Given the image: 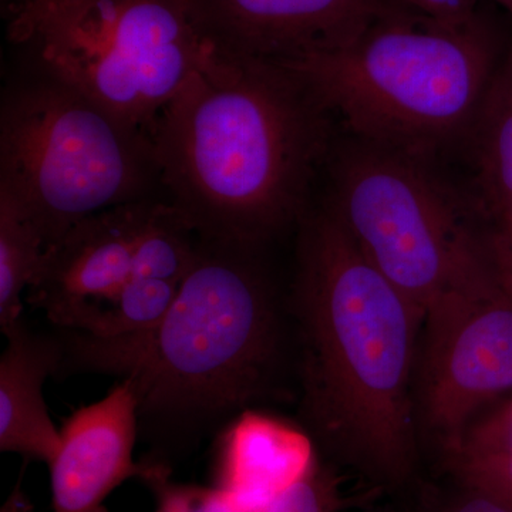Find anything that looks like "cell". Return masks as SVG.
<instances>
[{
	"instance_id": "obj_22",
	"label": "cell",
	"mask_w": 512,
	"mask_h": 512,
	"mask_svg": "<svg viewBox=\"0 0 512 512\" xmlns=\"http://www.w3.org/2000/svg\"><path fill=\"white\" fill-rule=\"evenodd\" d=\"M392 2L420 15L443 20V22H466L478 15V0H392Z\"/></svg>"
},
{
	"instance_id": "obj_16",
	"label": "cell",
	"mask_w": 512,
	"mask_h": 512,
	"mask_svg": "<svg viewBox=\"0 0 512 512\" xmlns=\"http://www.w3.org/2000/svg\"><path fill=\"white\" fill-rule=\"evenodd\" d=\"M181 284L133 276L111 301L83 313L66 330L94 338L137 335L156 328L177 298Z\"/></svg>"
},
{
	"instance_id": "obj_1",
	"label": "cell",
	"mask_w": 512,
	"mask_h": 512,
	"mask_svg": "<svg viewBox=\"0 0 512 512\" xmlns=\"http://www.w3.org/2000/svg\"><path fill=\"white\" fill-rule=\"evenodd\" d=\"M330 117L281 64L212 47L150 133L167 201L201 239L258 251L308 212Z\"/></svg>"
},
{
	"instance_id": "obj_21",
	"label": "cell",
	"mask_w": 512,
	"mask_h": 512,
	"mask_svg": "<svg viewBox=\"0 0 512 512\" xmlns=\"http://www.w3.org/2000/svg\"><path fill=\"white\" fill-rule=\"evenodd\" d=\"M447 467L461 487L483 491L512 504V454L447 461Z\"/></svg>"
},
{
	"instance_id": "obj_26",
	"label": "cell",
	"mask_w": 512,
	"mask_h": 512,
	"mask_svg": "<svg viewBox=\"0 0 512 512\" xmlns=\"http://www.w3.org/2000/svg\"><path fill=\"white\" fill-rule=\"evenodd\" d=\"M0 512H33V504L30 503L28 495L23 491L22 480H19L12 493L6 498Z\"/></svg>"
},
{
	"instance_id": "obj_4",
	"label": "cell",
	"mask_w": 512,
	"mask_h": 512,
	"mask_svg": "<svg viewBox=\"0 0 512 512\" xmlns=\"http://www.w3.org/2000/svg\"><path fill=\"white\" fill-rule=\"evenodd\" d=\"M480 15L443 22L397 8L349 45L278 62L356 140L431 161L470 136L498 64Z\"/></svg>"
},
{
	"instance_id": "obj_17",
	"label": "cell",
	"mask_w": 512,
	"mask_h": 512,
	"mask_svg": "<svg viewBox=\"0 0 512 512\" xmlns=\"http://www.w3.org/2000/svg\"><path fill=\"white\" fill-rule=\"evenodd\" d=\"M200 237L177 208L156 201L138 237L133 276L181 284L188 274Z\"/></svg>"
},
{
	"instance_id": "obj_23",
	"label": "cell",
	"mask_w": 512,
	"mask_h": 512,
	"mask_svg": "<svg viewBox=\"0 0 512 512\" xmlns=\"http://www.w3.org/2000/svg\"><path fill=\"white\" fill-rule=\"evenodd\" d=\"M444 512H512V504L483 491L463 487V494Z\"/></svg>"
},
{
	"instance_id": "obj_12",
	"label": "cell",
	"mask_w": 512,
	"mask_h": 512,
	"mask_svg": "<svg viewBox=\"0 0 512 512\" xmlns=\"http://www.w3.org/2000/svg\"><path fill=\"white\" fill-rule=\"evenodd\" d=\"M308 434L266 414H239L222 436L215 464V484L244 512L271 503L315 463Z\"/></svg>"
},
{
	"instance_id": "obj_6",
	"label": "cell",
	"mask_w": 512,
	"mask_h": 512,
	"mask_svg": "<svg viewBox=\"0 0 512 512\" xmlns=\"http://www.w3.org/2000/svg\"><path fill=\"white\" fill-rule=\"evenodd\" d=\"M10 37L45 76L148 136L212 55L183 0H73Z\"/></svg>"
},
{
	"instance_id": "obj_25",
	"label": "cell",
	"mask_w": 512,
	"mask_h": 512,
	"mask_svg": "<svg viewBox=\"0 0 512 512\" xmlns=\"http://www.w3.org/2000/svg\"><path fill=\"white\" fill-rule=\"evenodd\" d=\"M491 247L498 268L512 289V231L498 229L491 237Z\"/></svg>"
},
{
	"instance_id": "obj_24",
	"label": "cell",
	"mask_w": 512,
	"mask_h": 512,
	"mask_svg": "<svg viewBox=\"0 0 512 512\" xmlns=\"http://www.w3.org/2000/svg\"><path fill=\"white\" fill-rule=\"evenodd\" d=\"M69 2L73 0H20L19 5L13 10L9 33L25 28L29 23Z\"/></svg>"
},
{
	"instance_id": "obj_13",
	"label": "cell",
	"mask_w": 512,
	"mask_h": 512,
	"mask_svg": "<svg viewBox=\"0 0 512 512\" xmlns=\"http://www.w3.org/2000/svg\"><path fill=\"white\" fill-rule=\"evenodd\" d=\"M0 359V450L49 466L60 448V431L49 416L43 384L59 375L60 339L33 332L23 319L8 335Z\"/></svg>"
},
{
	"instance_id": "obj_5",
	"label": "cell",
	"mask_w": 512,
	"mask_h": 512,
	"mask_svg": "<svg viewBox=\"0 0 512 512\" xmlns=\"http://www.w3.org/2000/svg\"><path fill=\"white\" fill-rule=\"evenodd\" d=\"M160 184L151 137L45 76L9 94L0 120V188L45 248L77 222L148 200Z\"/></svg>"
},
{
	"instance_id": "obj_19",
	"label": "cell",
	"mask_w": 512,
	"mask_h": 512,
	"mask_svg": "<svg viewBox=\"0 0 512 512\" xmlns=\"http://www.w3.org/2000/svg\"><path fill=\"white\" fill-rule=\"evenodd\" d=\"M350 504L352 498L343 495L335 471L316 458L298 481L255 512H340Z\"/></svg>"
},
{
	"instance_id": "obj_7",
	"label": "cell",
	"mask_w": 512,
	"mask_h": 512,
	"mask_svg": "<svg viewBox=\"0 0 512 512\" xmlns=\"http://www.w3.org/2000/svg\"><path fill=\"white\" fill-rule=\"evenodd\" d=\"M333 185L328 205L357 247L423 313L491 254L430 161L356 140L333 165Z\"/></svg>"
},
{
	"instance_id": "obj_10",
	"label": "cell",
	"mask_w": 512,
	"mask_h": 512,
	"mask_svg": "<svg viewBox=\"0 0 512 512\" xmlns=\"http://www.w3.org/2000/svg\"><path fill=\"white\" fill-rule=\"evenodd\" d=\"M156 201L120 205L67 229L45 248L28 302L62 329L106 305L133 278L138 237Z\"/></svg>"
},
{
	"instance_id": "obj_9",
	"label": "cell",
	"mask_w": 512,
	"mask_h": 512,
	"mask_svg": "<svg viewBox=\"0 0 512 512\" xmlns=\"http://www.w3.org/2000/svg\"><path fill=\"white\" fill-rule=\"evenodd\" d=\"M208 45L222 55L285 62L349 45L392 0H183Z\"/></svg>"
},
{
	"instance_id": "obj_2",
	"label": "cell",
	"mask_w": 512,
	"mask_h": 512,
	"mask_svg": "<svg viewBox=\"0 0 512 512\" xmlns=\"http://www.w3.org/2000/svg\"><path fill=\"white\" fill-rule=\"evenodd\" d=\"M299 227L291 308L303 416L338 460L397 490L417 471L412 382L424 313L367 261L329 205Z\"/></svg>"
},
{
	"instance_id": "obj_3",
	"label": "cell",
	"mask_w": 512,
	"mask_h": 512,
	"mask_svg": "<svg viewBox=\"0 0 512 512\" xmlns=\"http://www.w3.org/2000/svg\"><path fill=\"white\" fill-rule=\"evenodd\" d=\"M256 254L200 238L156 328L111 339L63 329L59 375L97 373L130 384L138 424L156 447L148 458L171 467V453L251 410L274 387L284 320Z\"/></svg>"
},
{
	"instance_id": "obj_14",
	"label": "cell",
	"mask_w": 512,
	"mask_h": 512,
	"mask_svg": "<svg viewBox=\"0 0 512 512\" xmlns=\"http://www.w3.org/2000/svg\"><path fill=\"white\" fill-rule=\"evenodd\" d=\"M468 137L481 204L500 229L512 231V49L498 64Z\"/></svg>"
},
{
	"instance_id": "obj_20",
	"label": "cell",
	"mask_w": 512,
	"mask_h": 512,
	"mask_svg": "<svg viewBox=\"0 0 512 512\" xmlns=\"http://www.w3.org/2000/svg\"><path fill=\"white\" fill-rule=\"evenodd\" d=\"M512 397L495 412L471 424L460 443L447 456V461L511 456Z\"/></svg>"
},
{
	"instance_id": "obj_27",
	"label": "cell",
	"mask_w": 512,
	"mask_h": 512,
	"mask_svg": "<svg viewBox=\"0 0 512 512\" xmlns=\"http://www.w3.org/2000/svg\"><path fill=\"white\" fill-rule=\"evenodd\" d=\"M495 3H498V5L503 6L505 10H508V12L512 15V0H494Z\"/></svg>"
},
{
	"instance_id": "obj_18",
	"label": "cell",
	"mask_w": 512,
	"mask_h": 512,
	"mask_svg": "<svg viewBox=\"0 0 512 512\" xmlns=\"http://www.w3.org/2000/svg\"><path fill=\"white\" fill-rule=\"evenodd\" d=\"M150 468L141 478L156 500V512H244L231 495L217 487L171 481V467L147 458Z\"/></svg>"
},
{
	"instance_id": "obj_11",
	"label": "cell",
	"mask_w": 512,
	"mask_h": 512,
	"mask_svg": "<svg viewBox=\"0 0 512 512\" xmlns=\"http://www.w3.org/2000/svg\"><path fill=\"white\" fill-rule=\"evenodd\" d=\"M137 433V399L126 382L74 412L49 464L52 512H107L104 501L119 485L146 476L148 461L133 458Z\"/></svg>"
},
{
	"instance_id": "obj_8",
	"label": "cell",
	"mask_w": 512,
	"mask_h": 512,
	"mask_svg": "<svg viewBox=\"0 0 512 512\" xmlns=\"http://www.w3.org/2000/svg\"><path fill=\"white\" fill-rule=\"evenodd\" d=\"M421 407L447 456L474 416L512 390V289L491 247L484 264L424 312Z\"/></svg>"
},
{
	"instance_id": "obj_15",
	"label": "cell",
	"mask_w": 512,
	"mask_h": 512,
	"mask_svg": "<svg viewBox=\"0 0 512 512\" xmlns=\"http://www.w3.org/2000/svg\"><path fill=\"white\" fill-rule=\"evenodd\" d=\"M45 254L35 222L9 191L0 188V329L22 320V295L33 284Z\"/></svg>"
}]
</instances>
